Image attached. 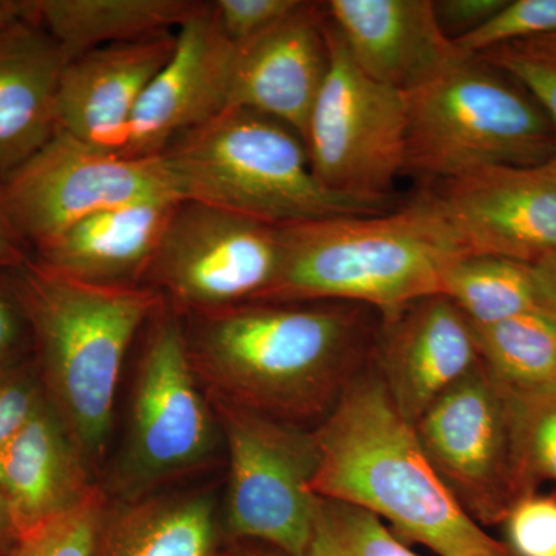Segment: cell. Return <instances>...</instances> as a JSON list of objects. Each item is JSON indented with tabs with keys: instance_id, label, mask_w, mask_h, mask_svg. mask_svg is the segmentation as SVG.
I'll return each instance as SVG.
<instances>
[{
	"instance_id": "obj_1",
	"label": "cell",
	"mask_w": 556,
	"mask_h": 556,
	"mask_svg": "<svg viewBox=\"0 0 556 556\" xmlns=\"http://www.w3.org/2000/svg\"><path fill=\"white\" fill-rule=\"evenodd\" d=\"M186 317L206 393L302 427L321 422L369 367L382 318L343 302H244Z\"/></svg>"
},
{
	"instance_id": "obj_2",
	"label": "cell",
	"mask_w": 556,
	"mask_h": 556,
	"mask_svg": "<svg viewBox=\"0 0 556 556\" xmlns=\"http://www.w3.org/2000/svg\"><path fill=\"white\" fill-rule=\"evenodd\" d=\"M316 434L318 467L311 490L376 515L402 541L438 556H510L463 510L399 413L375 368L343 391Z\"/></svg>"
},
{
	"instance_id": "obj_3",
	"label": "cell",
	"mask_w": 556,
	"mask_h": 556,
	"mask_svg": "<svg viewBox=\"0 0 556 556\" xmlns=\"http://www.w3.org/2000/svg\"><path fill=\"white\" fill-rule=\"evenodd\" d=\"M16 273L43 393L90 466L109 441L130 343L166 300L149 287L86 283L36 260Z\"/></svg>"
},
{
	"instance_id": "obj_4",
	"label": "cell",
	"mask_w": 556,
	"mask_h": 556,
	"mask_svg": "<svg viewBox=\"0 0 556 556\" xmlns=\"http://www.w3.org/2000/svg\"><path fill=\"white\" fill-rule=\"evenodd\" d=\"M280 263L252 302L356 303L390 316L442 294L463 252L413 197L390 212L280 226Z\"/></svg>"
},
{
	"instance_id": "obj_5",
	"label": "cell",
	"mask_w": 556,
	"mask_h": 556,
	"mask_svg": "<svg viewBox=\"0 0 556 556\" xmlns=\"http://www.w3.org/2000/svg\"><path fill=\"white\" fill-rule=\"evenodd\" d=\"M160 156L179 199L274 228L399 207L397 199H361L321 185L302 138L252 110H223L175 139Z\"/></svg>"
},
{
	"instance_id": "obj_6",
	"label": "cell",
	"mask_w": 556,
	"mask_h": 556,
	"mask_svg": "<svg viewBox=\"0 0 556 556\" xmlns=\"http://www.w3.org/2000/svg\"><path fill=\"white\" fill-rule=\"evenodd\" d=\"M405 174L447 181L493 167H538L556 152V131L535 100L477 56L407 94Z\"/></svg>"
},
{
	"instance_id": "obj_7",
	"label": "cell",
	"mask_w": 556,
	"mask_h": 556,
	"mask_svg": "<svg viewBox=\"0 0 556 556\" xmlns=\"http://www.w3.org/2000/svg\"><path fill=\"white\" fill-rule=\"evenodd\" d=\"M229 455L225 532L302 556L316 495L318 448L314 430L262 415L206 393Z\"/></svg>"
},
{
	"instance_id": "obj_8",
	"label": "cell",
	"mask_w": 556,
	"mask_h": 556,
	"mask_svg": "<svg viewBox=\"0 0 556 556\" xmlns=\"http://www.w3.org/2000/svg\"><path fill=\"white\" fill-rule=\"evenodd\" d=\"M325 30L329 70L305 137L311 169L336 192L397 199L394 185L407 166V94L365 75L328 16Z\"/></svg>"
},
{
	"instance_id": "obj_9",
	"label": "cell",
	"mask_w": 556,
	"mask_h": 556,
	"mask_svg": "<svg viewBox=\"0 0 556 556\" xmlns=\"http://www.w3.org/2000/svg\"><path fill=\"white\" fill-rule=\"evenodd\" d=\"M415 428L442 484L477 525H503L519 497L532 493L519 467L510 390L482 362Z\"/></svg>"
},
{
	"instance_id": "obj_10",
	"label": "cell",
	"mask_w": 556,
	"mask_h": 556,
	"mask_svg": "<svg viewBox=\"0 0 556 556\" xmlns=\"http://www.w3.org/2000/svg\"><path fill=\"white\" fill-rule=\"evenodd\" d=\"M199 383L181 317L164 303L138 365L129 439L116 478L121 493L137 500L212 455L219 428Z\"/></svg>"
},
{
	"instance_id": "obj_11",
	"label": "cell",
	"mask_w": 556,
	"mask_h": 556,
	"mask_svg": "<svg viewBox=\"0 0 556 556\" xmlns=\"http://www.w3.org/2000/svg\"><path fill=\"white\" fill-rule=\"evenodd\" d=\"M146 200H181L160 155L102 152L60 130L0 182L3 214L33 248L94 212Z\"/></svg>"
},
{
	"instance_id": "obj_12",
	"label": "cell",
	"mask_w": 556,
	"mask_h": 556,
	"mask_svg": "<svg viewBox=\"0 0 556 556\" xmlns=\"http://www.w3.org/2000/svg\"><path fill=\"white\" fill-rule=\"evenodd\" d=\"M280 240L274 226L181 200L164 229L146 287L178 316L257 300L276 277Z\"/></svg>"
},
{
	"instance_id": "obj_13",
	"label": "cell",
	"mask_w": 556,
	"mask_h": 556,
	"mask_svg": "<svg viewBox=\"0 0 556 556\" xmlns=\"http://www.w3.org/2000/svg\"><path fill=\"white\" fill-rule=\"evenodd\" d=\"M415 199L464 255L533 265L556 252V178L540 166L493 167L427 182Z\"/></svg>"
},
{
	"instance_id": "obj_14",
	"label": "cell",
	"mask_w": 556,
	"mask_h": 556,
	"mask_svg": "<svg viewBox=\"0 0 556 556\" xmlns=\"http://www.w3.org/2000/svg\"><path fill=\"white\" fill-rule=\"evenodd\" d=\"M239 46L219 27L214 2L177 30L170 60L142 94L123 156H159L186 131L228 109Z\"/></svg>"
},
{
	"instance_id": "obj_15",
	"label": "cell",
	"mask_w": 556,
	"mask_h": 556,
	"mask_svg": "<svg viewBox=\"0 0 556 556\" xmlns=\"http://www.w3.org/2000/svg\"><path fill=\"white\" fill-rule=\"evenodd\" d=\"M479 364L477 329L447 295L416 300L380 318L371 367L413 426Z\"/></svg>"
},
{
	"instance_id": "obj_16",
	"label": "cell",
	"mask_w": 556,
	"mask_h": 556,
	"mask_svg": "<svg viewBox=\"0 0 556 556\" xmlns=\"http://www.w3.org/2000/svg\"><path fill=\"white\" fill-rule=\"evenodd\" d=\"M327 13L303 2L258 38L239 46L228 109L285 124L305 142L311 112L329 70Z\"/></svg>"
},
{
	"instance_id": "obj_17",
	"label": "cell",
	"mask_w": 556,
	"mask_h": 556,
	"mask_svg": "<svg viewBox=\"0 0 556 556\" xmlns=\"http://www.w3.org/2000/svg\"><path fill=\"white\" fill-rule=\"evenodd\" d=\"M177 31L98 47L68 61L56 93L58 130L123 153L142 94L170 60Z\"/></svg>"
},
{
	"instance_id": "obj_18",
	"label": "cell",
	"mask_w": 556,
	"mask_h": 556,
	"mask_svg": "<svg viewBox=\"0 0 556 556\" xmlns=\"http://www.w3.org/2000/svg\"><path fill=\"white\" fill-rule=\"evenodd\" d=\"M324 5L357 67L402 93L427 86L468 58L442 31L431 0H329Z\"/></svg>"
},
{
	"instance_id": "obj_19",
	"label": "cell",
	"mask_w": 556,
	"mask_h": 556,
	"mask_svg": "<svg viewBox=\"0 0 556 556\" xmlns=\"http://www.w3.org/2000/svg\"><path fill=\"white\" fill-rule=\"evenodd\" d=\"M97 490L89 464L49 401L0 448V496L17 540L75 510Z\"/></svg>"
},
{
	"instance_id": "obj_20",
	"label": "cell",
	"mask_w": 556,
	"mask_h": 556,
	"mask_svg": "<svg viewBox=\"0 0 556 556\" xmlns=\"http://www.w3.org/2000/svg\"><path fill=\"white\" fill-rule=\"evenodd\" d=\"M179 201L146 200L94 212L35 247L36 262L86 283L146 287Z\"/></svg>"
},
{
	"instance_id": "obj_21",
	"label": "cell",
	"mask_w": 556,
	"mask_h": 556,
	"mask_svg": "<svg viewBox=\"0 0 556 556\" xmlns=\"http://www.w3.org/2000/svg\"><path fill=\"white\" fill-rule=\"evenodd\" d=\"M67 62L38 21L0 28V182L56 134L58 86Z\"/></svg>"
},
{
	"instance_id": "obj_22",
	"label": "cell",
	"mask_w": 556,
	"mask_h": 556,
	"mask_svg": "<svg viewBox=\"0 0 556 556\" xmlns=\"http://www.w3.org/2000/svg\"><path fill=\"white\" fill-rule=\"evenodd\" d=\"M38 21L67 61L110 43L178 30L203 9L195 0H31Z\"/></svg>"
},
{
	"instance_id": "obj_23",
	"label": "cell",
	"mask_w": 556,
	"mask_h": 556,
	"mask_svg": "<svg viewBox=\"0 0 556 556\" xmlns=\"http://www.w3.org/2000/svg\"><path fill=\"white\" fill-rule=\"evenodd\" d=\"M211 497H148L105 511L97 556H219Z\"/></svg>"
},
{
	"instance_id": "obj_24",
	"label": "cell",
	"mask_w": 556,
	"mask_h": 556,
	"mask_svg": "<svg viewBox=\"0 0 556 556\" xmlns=\"http://www.w3.org/2000/svg\"><path fill=\"white\" fill-rule=\"evenodd\" d=\"M442 294L475 328L544 306L533 266L492 255H464L445 270Z\"/></svg>"
},
{
	"instance_id": "obj_25",
	"label": "cell",
	"mask_w": 556,
	"mask_h": 556,
	"mask_svg": "<svg viewBox=\"0 0 556 556\" xmlns=\"http://www.w3.org/2000/svg\"><path fill=\"white\" fill-rule=\"evenodd\" d=\"M475 329L482 365L508 390L556 383V316L546 306Z\"/></svg>"
},
{
	"instance_id": "obj_26",
	"label": "cell",
	"mask_w": 556,
	"mask_h": 556,
	"mask_svg": "<svg viewBox=\"0 0 556 556\" xmlns=\"http://www.w3.org/2000/svg\"><path fill=\"white\" fill-rule=\"evenodd\" d=\"M302 556H419L376 515L342 501L316 497Z\"/></svg>"
},
{
	"instance_id": "obj_27",
	"label": "cell",
	"mask_w": 556,
	"mask_h": 556,
	"mask_svg": "<svg viewBox=\"0 0 556 556\" xmlns=\"http://www.w3.org/2000/svg\"><path fill=\"white\" fill-rule=\"evenodd\" d=\"M510 393L519 467L536 492L541 482H556V383Z\"/></svg>"
},
{
	"instance_id": "obj_28",
	"label": "cell",
	"mask_w": 556,
	"mask_h": 556,
	"mask_svg": "<svg viewBox=\"0 0 556 556\" xmlns=\"http://www.w3.org/2000/svg\"><path fill=\"white\" fill-rule=\"evenodd\" d=\"M108 501L100 489L75 510L16 541L9 556H97Z\"/></svg>"
},
{
	"instance_id": "obj_29",
	"label": "cell",
	"mask_w": 556,
	"mask_h": 556,
	"mask_svg": "<svg viewBox=\"0 0 556 556\" xmlns=\"http://www.w3.org/2000/svg\"><path fill=\"white\" fill-rule=\"evenodd\" d=\"M556 33V0H517L507 2L478 30L456 39L466 56H478L497 47L540 38Z\"/></svg>"
},
{
	"instance_id": "obj_30",
	"label": "cell",
	"mask_w": 556,
	"mask_h": 556,
	"mask_svg": "<svg viewBox=\"0 0 556 556\" xmlns=\"http://www.w3.org/2000/svg\"><path fill=\"white\" fill-rule=\"evenodd\" d=\"M510 556H556V492L519 497L504 518Z\"/></svg>"
},
{
	"instance_id": "obj_31",
	"label": "cell",
	"mask_w": 556,
	"mask_h": 556,
	"mask_svg": "<svg viewBox=\"0 0 556 556\" xmlns=\"http://www.w3.org/2000/svg\"><path fill=\"white\" fill-rule=\"evenodd\" d=\"M477 58L517 79L532 94L536 104L544 110L556 131V65L527 60V58L508 53L503 49L485 51V53L478 54ZM540 167L551 177L556 178V152L547 163L541 164Z\"/></svg>"
},
{
	"instance_id": "obj_32",
	"label": "cell",
	"mask_w": 556,
	"mask_h": 556,
	"mask_svg": "<svg viewBox=\"0 0 556 556\" xmlns=\"http://www.w3.org/2000/svg\"><path fill=\"white\" fill-rule=\"evenodd\" d=\"M300 3L302 0H217L214 9L223 33L243 46L285 20Z\"/></svg>"
},
{
	"instance_id": "obj_33",
	"label": "cell",
	"mask_w": 556,
	"mask_h": 556,
	"mask_svg": "<svg viewBox=\"0 0 556 556\" xmlns=\"http://www.w3.org/2000/svg\"><path fill=\"white\" fill-rule=\"evenodd\" d=\"M46 393L24 368L14 362L0 365V448L46 404Z\"/></svg>"
},
{
	"instance_id": "obj_34",
	"label": "cell",
	"mask_w": 556,
	"mask_h": 556,
	"mask_svg": "<svg viewBox=\"0 0 556 556\" xmlns=\"http://www.w3.org/2000/svg\"><path fill=\"white\" fill-rule=\"evenodd\" d=\"M507 2L508 0H438L433 2V7L442 31L455 42L492 20Z\"/></svg>"
},
{
	"instance_id": "obj_35",
	"label": "cell",
	"mask_w": 556,
	"mask_h": 556,
	"mask_svg": "<svg viewBox=\"0 0 556 556\" xmlns=\"http://www.w3.org/2000/svg\"><path fill=\"white\" fill-rule=\"evenodd\" d=\"M27 318L20 299H11L0 291V365L11 364L24 342Z\"/></svg>"
},
{
	"instance_id": "obj_36",
	"label": "cell",
	"mask_w": 556,
	"mask_h": 556,
	"mask_svg": "<svg viewBox=\"0 0 556 556\" xmlns=\"http://www.w3.org/2000/svg\"><path fill=\"white\" fill-rule=\"evenodd\" d=\"M30 260L27 244L11 228L0 206V268L22 269Z\"/></svg>"
},
{
	"instance_id": "obj_37",
	"label": "cell",
	"mask_w": 556,
	"mask_h": 556,
	"mask_svg": "<svg viewBox=\"0 0 556 556\" xmlns=\"http://www.w3.org/2000/svg\"><path fill=\"white\" fill-rule=\"evenodd\" d=\"M497 49L518 54V56L527 58V60L556 65V33L554 35L540 36V38L522 40V42L510 43V46L506 47H497Z\"/></svg>"
},
{
	"instance_id": "obj_38",
	"label": "cell",
	"mask_w": 556,
	"mask_h": 556,
	"mask_svg": "<svg viewBox=\"0 0 556 556\" xmlns=\"http://www.w3.org/2000/svg\"><path fill=\"white\" fill-rule=\"evenodd\" d=\"M532 266L544 306L556 316V252L538 260Z\"/></svg>"
},
{
	"instance_id": "obj_39",
	"label": "cell",
	"mask_w": 556,
	"mask_h": 556,
	"mask_svg": "<svg viewBox=\"0 0 556 556\" xmlns=\"http://www.w3.org/2000/svg\"><path fill=\"white\" fill-rule=\"evenodd\" d=\"M31 0H0V28L21 20H30Z\"/></svg>"
},
{
	"instance_id": "obj_40",
	"label": "cell",
	"mask_w": 556,
	"mask_h": 556,
	"mask_svg": "<svg viewBox=\"0 0 556 556\" xmlns=\"http://www.w3.org/2000/svg\"><path fill=\"white\" fill-rule=\"evenodd\" d=\"M16 541L17 536L9 510L0 496V556H9Z\"/></svg>"
},
{
	"instance_id": "obj_41",
	"label": "cell",
	"mask_w": 556,
	"mask_h": 556,
	"mask_svg": "<svg viewBox=\"0 0 556 556\" xmlns=\"http://www.w3.org/2000/svg\"><path fill=\"white\" fill-rule=\"evenodd\" d=\"M233 556H288L277 548L266 546V544L248 543L232 551Z\"/></svg>"
},
{
	"instance_id": "obj_42",
	"label": "cell",
	"mask_w": 556,
	"mask_h": 556,
	"mask_svg": "<svg viewBox=\"0 0 556 556\" xmlns=\"http://www.w3.org/2000/svg\"><path fill=\"white\" fill-rule=\"evenodd\" d=\"M219 556H233L232 552H230V554H223V555H219Z\"/></svg>"
}]
</instances>
